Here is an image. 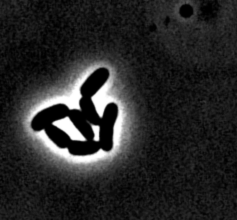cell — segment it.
Returning a JSON list of instances; mask_svg holds the SVG:
<instances>
[{"mask_svg":"<svg viewBox=\"0 0 237 220\" xmlns=\"http://www.w3.org/2000/svg\"><path fill=\"white\" fill-rule=\"evenodd\" d=\"M118 117V106L116 103H108L105 106L99 124V143L101 150L109 152L113 149L114 126Z\"/></svg>","mask_w":237,"mask_h":220,"instance_id":"obj_1","label":"cell"},{"mask_svg":"<svg viewBox=\"0 0 237 220\" xmlns=\"http://www.w3.org/2000/svg\"><path fill=\"white\" fill-rule=\"evenodd\" d=\"M69 112L70 109L66 104L59 103L49 106L33 117L31 121V128L35 132H40L56 121L68 117Z\"/></svg>","mask_w":237,"mask_h":220,"instance_id":"obj_2","label":"cell"},{"mask_svg":"<svg viewBox=\"0 0 237 220\" xmlns=\"http://www.w3.org/2000/svg\"><path fill=\"white\" fill-rule=\"evenodd\" d=\"M109 78V70L105 67H101L95 70L88 76L80 87L81 97L92 98L103 87Z\"/></svg>","mask_w":237,"mask_h":220,"instance_id":"obj_3","label":"cell"},{"mask_svg":"<svg viewBox=\"0 0 237 220\" xmlns=\"http://www.w3.org/2000/svg\"><path fill=\"white\" fill-rule=\"evenodd\" d=\"M68 152L72 156H89L101 150L98 140H72L68 146Z\"/></svg>","mask_w":237,"mask_h":220,"instance_id":"obj_4","label":"cell"},{"mask_svg":"<svg viewBox=\"0 0 237 220\" xmlns=\"http://www.w3.org/2000/svg\"><path fill=\"white\" fill-rule=\"evenodd\" d=\"M68 118L70 119L71 123L75 126L81 133V135L85 138V140H93L94 139V131L92 129V125L89 121L85 118L80 109H70Z\"/></svg>","mask_w":237,"mask_h":220,"instance_id":"obj_5","label":"cell"},{"mask_svg":"<svg viewBox=\"0 0 237 220\" xmlns=\"http://www.w3.org/2000/svg\"><path fill=\"white\" fill-rule=\"evenodd\" d=\"M44 131H45L47 137L60 149L68 148V146L70 145L71 141H72L70 136L66 132L54 124H51L48 127H46Z\"/></svg>","mask_w":237,"mask_h":220,"instance_id":"obj_6","label":"cell"},{"mask_svg":"<svg viewBox=\"0 0 237 220\" xmlns=\"http://www.w3.org/2000/svg\"><path fill=\"white\" fill-rule=\"evenodd\" d=\"M79 108H80L82 114L85 116V118L89 121L90 124L93 126H99L101 116L98 114L95 105L92 101V98L81 97L79 100Z\"/></svg>","mask_w":237,"mask_h":220,"instance_id":"obj_7","label":"cell"},{"mask_svg":"<svg viewBox=\"0 0 237 220\" xmlns=\"http://www.w3.org/2000/svg\"><path fill=\"white\" fill-rule=\"evenodd\" d=\"M180 12H181V14L183 16H190V14H191V12H192V9H191V7H190V6L184 5L183 7L181 8Z\"/></svg>","mask_w":237,"mask_h":220,"instance_id":"obj_8","label":"cell"}]
</instances>
